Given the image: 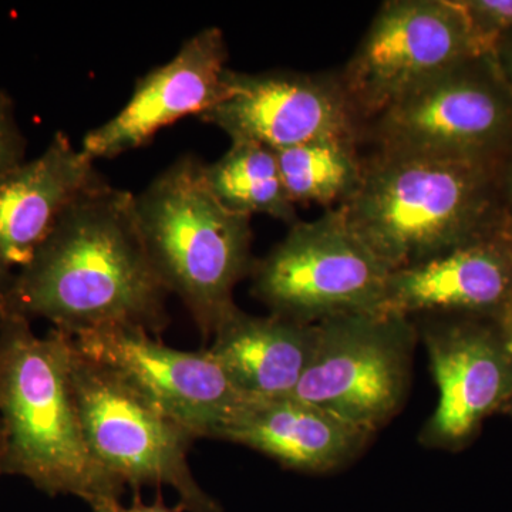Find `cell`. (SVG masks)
Masks as SVG:
<instances>
[{
    "label": "cell",
    "instance_id": "cell-1",
    "mask_svg": "<svg viewBox=\"0 0 512 512\" xmlns=\"http://www.w3.org/2000/svg\"><path fill=\"white\" fill-rule=\"evenodd\" d=\"M168 295L141 241L134 195L103 180L66 208L0 295V312L49 320L70 336L104 328L158 336L170 323Z\"/></svg>",
    "mask_w": 512,
    "mask_h": 512
},
{
    "label": "cell",
    "instance_id": "cell-2",
    "mask_svg": "<svg viewBox=\"0 0 512 512\" xmlns=\"http://www.w3.org/2000/svg\"><path fill=\"white\" fill-rule=\"evenodd\" d=\"M498 165L375 150L363 161L355 194L339 208L396 271L503 229Z\"/></svg>",
    "mask_w": 512,
    "mask_h": 512
},
{
    "label": "cell",
    "instance_id": "cell-3",
    "mask_svg": "<svg viewBox=\"0 0 512 512\" xmlns=\"http://www.w3.org/2000/svg\"><path fill=\"white\" fill-rule=\"evenodd\" d=\"M73 338L33 332L30 320L0 312V426L5 474L37 490L92 504L124 488L93 460L84 440L72 382Z\"/></svg>",
    "mask_w": 512,
    "mask_h": 512
},
{
    "label": "cell",
    "instance_id": "cell-4",
    "mask_svg": "<svg viewBox=\"0 0 512 512\" xmlns=\"http://www.w3.org/2000/svg\"><path fill=\"white\" fill-rule=\"evenodd\" d=\"M194 154L175 160L134 195L148 258L168 293L183 301L204 338L238 308L235 286L252 274L251 218L229 210L208 187Z\"/></svg>",
    "mask_w": 512,
    "mask_h": 512
},
{
    "label": "cell",
    "instance_id": "cell-5",
    "mask_svg": "<svg viewBox=\"0 0 512 512\" xmlns=\"http://www.w3.org/2000/svg\"><path fill=\"white\" fill-rule=\"evenodd\" d=\"M74 346V342H73ZM72 382L86 446L121 488L170 487L187 512H221L188 464L191 431L76 346Z\"/></svg>",
    "mask_w": 512,
    "mask_h": 512
},
{
    "label": "cell",
    "instance_id": "cell-6",
    "mask_svg": "<svg viewBox=\"0 0 512 512\" xmlns=\"http://www.w3.org/2000/svg\"><path fill=\"white\" fill-rule=\"evenodd\" d=\"M387 153L498 165L512 154V94L493 56L468 57L362 126Z\"/></svg>",
    "mask_w": 512,
    "mask_h": 512
},
{
    "label": "cell",
    "instance_id": "cell-7",
    "mask_svg": "<svg viewBox=\"0 0 512 512\" xmlns=\"http://www.w3.org/2000/svg\"><path fill=\"white\" fill-rule=\"evenodd\" d=\"M392 269L350 228L340 208L298 221L252 269V293L271 315L318 325L377 312Z\"/></svg>",
    "mask_w": 512,
    "mask_h": 512
},
{
    "label": "cell",
    "instance_id": "cell-8",
    "mask_svg": "<svg viewBox=\"0 0 512 512\" xmlns=\"http://www.w3.org/2000/svg\"><path fill=\"white\" fill-rule=\"evenodd\" d=\"M417 340L416 323L392 313L323 320L292 397L375 434L406 403Z\"/></svg>",
    "mask_w": 512,
    "mask_h": 512
},
{
    "label": "cell",
    "instance_id": "cell-9",
    "mask_svg": "<svg viewBox=\"0 0 512 512\" xmlns=\"http://www.w3.org/2000/svg\"><path fill=\"white\" fill-rule=\"evenodd\" d=\"M490 53L456 0H389L339 74L360 124L468 57Z\"/></svg>",
    "mask_w": 512,
    "mask_h": 512
},
{
    "label": "cell",
    "instance_id": "cell-10",
    "mask_svg": "<svg viewBox=\"0 0 512 512\" xmlns=\"http://www.w3.org/2000/svg\"><path fill=\"white\" fill-rule=\"evenodd\" d=\"M82 355L107 367L195 439H218L248 402L210 350L184 352L137 328L72 336Z\"/></svg>",
    "mask_w": 512,
    "mask_h": 512
},
{
    "label": "cell",
    "instance_id": "cell-11",
    "mask_svg": "<svg viewBox=\"0 0 512 512\" xmlns=\"http://www.w3.org/2000/svg\"><path fill=\"white\" fill-rule=\"evenodd\" d=\"M419 339L439 389L420 443L436 450L470 446L484 421L512 399V353L497 322L468 316H420Z\"/></svg>",
    "mask_w": 512,
    "mask_h": 512
},
{
    "label": "cell",
    "instance_id": "cell-12",
    "mask_svg": "<svg viewBox=\"0 0 512 512\" xmlns=\"http://www.w3.org/2000/svg\"><path fill=\"white\" fill-rule=\"evenodd\" d=\"M224 99L198 119L220 128L231 143L279 151L326 138L362 141V124L339 74L228 69Z\"/></svg>",
    "mask_w": 512,
    "mask_h": 512
},
{
    "label": "cell",
    "instance_id": "cell-13",
    "mask_svg": "<svg viewBox=\"0 0 512 512\" xmlns=\"http://www.w3.org/2000/svg\"><path fill=\"white\" fill-rule=\"evenodd\" d=\"M228 49L220 28L202 29L185 40L177 55L137 80L130 100L106 123L83 138L94 161L147 146L163 128L184 117H200L225 93Z\"/></svg>",
    "mask_w": 512,
    "mask_h": 512
},
{
    "label": "cell",
    "instance_id": "cell-14",
    "mask_svg": "<svg viewBox=\"0 0 512 512\" xmlns=\"http://www.w3.org/2000/svg\"><path fill=\"white\" fill-rule=\"evenodd\" d=\"M512 302V238L501 229L390 272L377 312L500 323Z\"/></svg>",
    "mask_w": 512,
    "mask_h": 512
},
{
    "label": "cell",
    "instance_id": "cell-15",
    "mask_svg": "<svg viewBox=\"0 0 512 512\" xmlns=\"http://www.w3.org/2000/svg\"><path fill=\"white\" fill-rule=\"evenodd\" d=\"M96 161L57 133L40 156L0 178V295L29 264L66 208L104 180Z\"/></svg>",
    "mask_w": 512,
    "mask_h": 512
},
{
    "label": "cell",
    "instance_id": "cell-16",
    "mask_svg": "<svg viewBox=\"0 0 512 512\" xmlns=\"http://www.w3.org/2000/svg\"><path fill=\"white\" fill-rule=\"evenodd\" d=\"M372 437L319 407L289 396L248 403L218 439L254 448L291 470L320 476L349 466Z\"/></svg>",
    "mask_w": 512,
    "mask_h": 512
},
{
    "label": "cell",
    "instance_id": "cell-17",
    "mask_svg": "<svg viewBox=\"0 0 512 512\" xmlns=\"http://www.w3.org/2000/svg\"><path fill=\"white\" fill-rule=\"evenodd\" d=\"M318 325L237 308L215 330L208 350L248 402L292 396L311 362Z\"/></svg>",
    "mask_w": 512,
    "mask_h": 512
},
{
    "label": "cell",
    "instance_id": "cell-18",
    "mask_svg": "<svg viewBox=\"0 0 512 512\" xmlns=\"http://www.w3.org/2000/svg\"><path fill=\"white\" fill-rule=\"evenodd\" d=\"M208 187L229 210L252 217L268 215L289 227L299 221L274 150L237 141L212 164H205Z\"/></svg>",
    "mask_w": 512,
    "mask_h": 512
},
{
    "label": "cell",
    "instance_id": "cell-19",
    "mask_svg": "<svg viewBox=\"0 0 512 512\" xmlns=\"http://www.w3.org/2000/svg\"><path fill=\"white\" fill-rule=\"evenodd\" d=\"M355 138H326L275 151L293 204L339 205L355 194L363 161Z\"/></svg>",
    "mask_w": 512,
    "mask_h": 512
},
{
    "label": "cell",
    "instance_id": "cell-20",
    "mask_svg": "<svg viewBox=\"0 0 512 512\" xmlns=\"http://www.w3.org/2000/svg\"><path fill=\"white\" fill-rule=\"evenodd\" d=\"M478 42L491 52L495 40L512 30V0H456Z\"/></svg>",
    "mask_w": 512,
    "mask_h": 512
},
{
    "label": "cell",
    "instance_id": "cell-21",
    "mask_svg": "<svg viewBox=\"0 0 512 512\" xmlns=\"http://www.w3.org/2000/svg\"><path fill=\"white\" fill-rule=\"evenodd\" d=\"M26 140L16 120L15 106L0 90V178L25 163Z\"/></svg>",
    "mask_w": 512,
    "mask_h": 512
},
{
    "label": "cell",
    "instance_id": "cell-22",
    "mask_svg": "<svg viewBox=\"0 0 512 512\" xmlns=\"http://www.w3.org/2000/svg\"><path fill=\"white\" fill-rule=\"evenodd\" d=\"M498 202H500L501 225L512 238V154L497 168Z\"/></svg>",
    "mask_w": 512,
    "mask_h": 512
},
{
    "label": "cell",
    "instance_id": "cell-23",
    "mask_svg": "<svg viewBox=\"0 0 512 512\" xmlns=\"http://www.w3.org/2000/svg\"><path fill=\"white\" fill-rule=\"evenodd\" d=\"M89 505L93 512H185L181 507H167L161 495L151 504H144L137 494L130 505L121 504L120 498H101Z\"/></svg>",
    "mask_w": 512,
    "mask_h": 512
},
{
    "label": "cell",
    "instance_id": "cell-24",
    "mask_svg": "<svg viewBox=\"0 0 512 512\" xmlns=\"http://www.w3.org/2000/svg\"><path fill=\"white\" fill-rule=\"evenodd\" d=\"M491 56L512 94V30L495 40L491 47Z\"/></svg>",
    "mask_w": 512,
    "mask_h": 512
},
{
    "label": "cell",
    "instance_id": "cell-25",
    "mask_svg": "<svg viewBox=\"0 0 512 512\" xmlns=\"http://www.w3.org/2000/svg\"><path fill=\"white\" fill-rule=\"evenodd\" d=\"M498 326H500L505 343H507L508 349H510V352L512 353V302L508 311L505 312L503 319L498 323Z\"/></svg>",
    "mask_w": 512,
    "mask_h": 512
},
{
    "label": "cell",
    "instance_id": "cell-26",
    "mask_svg": "<svg viewBox=\"0 0 512 512\" xmlns=\"http://www.w3.org/2000/svg\"><path fill=\"white\" fill-rule=\"evenodd\" d=\"M5 474V441H3L2 426H0V476Z\"/></svg>",
    "mask_w": 512,
    "mask_h": 512
},
{
    "label": "cell",
    "instance_id": "cell-27",
    "mask_svg": "<svg viewBox=\"0 0 512 512\" xmlns=\"http://www.w3.org/2000/svg\"><path fill=\"white\" fill-rule=\"evenodd\" d=\"M503 414H507V416H510L512 419V399L510 403L507 404V407H505Z\"/></svg>",
    "mask_w": 512,
    "mask_h": 512
}]
</instances>
